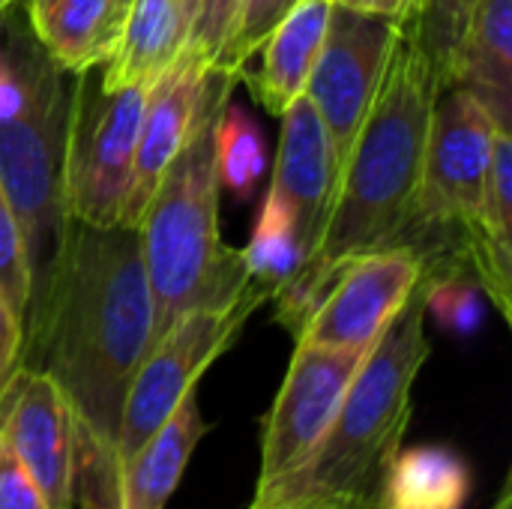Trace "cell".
I'll list each match as a JSON object with an SVG mask.
<instances>
[{"instance_id":"27","label":"cell","mask_w":512,"mask_h":509,"mask_svg":"<svg viewBox=\"0 0 512 509\" xmlns=\"http://www.w3.org/2000/svg\"><path fill=\"white\" fill-rule=\"evenodd\" d=\"M0 509H48L39 486L0 435Z\"/></svg>"},{"instance_id":"20","label":"cell","mask_w":512,"mask_h":509,"mask_svg":"<svg viewBox=\"0 0 512 509\" xmlns=\"http://www.w3.org/2000/svg\"><path fill=\"white\" fill-rule=\"evenodd\" d=\"M471 465L450 447H402L390 465L381 509H465Z\"/></svg>"},{"instance_id":"23","label":"cell","mask_w":512,"mask_h":509,"mask_svg":"<svg viewBox=\"0 0 512 509\" xmlns=\"http://www.w3.org/2000/svg\"><path fill=\"white\" fill-rule=\"evenodd\" d=\"M264 141L255 123L237 108L225 105L219 123H216V168H219V183L228 186L231 195H246L252 192L255 180L264 171Z\"/></svg>"},{"instance_id":"26","label":"cell","mask_w":512,"mask_h":509,"mask_svg":"<svg viewBox=\"0 0 512 509\" xmlns=\"http://www.w3.org/2000/svg\"><path fill=\"white\" fill-rule=\"evenodd\" d=\"M240 0H201L198 6V15L186 33V45L183 51L192 54L195 60H201L207 69L213 66L225 36H228V27L234 21V12H237Z\"/></svg>"},{"instance_id":"15","label":"cell","mask_w":512,"mask_h":509,"mask_svg":"<svg viewBox=\"0 0 512 509\" xmlns=\"http://www.w3.org/2000/svg\"><path fill=\"white\" fill-rule=\"evenodd\" d=\"M330 9L333 0H300L291 6L255 51L261 54V66L240 72L267 114L282 117L303 96L327 33Z\"/></svg>"},{"instance_id":"19","label":"cell","mask_w":512,"mask_h":509,"mask_svg":"<svg viewBox=\"0 0 512 509\" xmlns=\"http://www.w3.org/2000/svg\"><path fill=\"white\" fill-rule=\"evenodd\" d=\"M186 30L180 24L177 0H129L117 45L99 63L108 90L144 84L150 87L183 51Z\"/></svg>"},{"instance_id":"33","label":"cell","mask_w":512,"mask_h":509,"mask_svg":"<svg viewBox=\"0 0 512 509\" xmlns=\"http://www.w3.org/2000/svg\"><path fill=\"white\" fill-rule=\"evenodd\" d=\"M117 3H120V9H123V15H126V3H129V0H117Z\"/></svg>"},{"instance_id":"4","label":"cell","mask_w":512,"mask_h":509,"mask_svg":"<svg viewBox=\"0 0 512 509\" xmlns=\"http://www.w3.org/2000/svg\"><path fill=\"white\" fill-rule=\"evenodd\" d=\"M231 87L234 78L207 69L192 129L135 225L153 294V342L183 315L222 309L252 285L243 252L219 237L216 123Z\"/></svg>"},{"instance_id":"14","label":"cell","mask_w":512,"mask_h":509,"mask_svg":"<svg viewBox=\"0 0 512 509\" xmlns=\"http://www.w3.org/2000/svg\"><path fill=\"white\" fill-rule=\"evenodd\" d=\"M204 78L207 66L192 54L180 51V57L150 84L126 189L123 225H138L162 171L183 147L201 102Z\"/></svg>"},{"instance_id":"6","label":"cell","mask_w":512,"mask_h":509,"mask_svg":"<svg viewBox=\"0 0 512 509\" xmlns=\"http://www.w3.org/2000/svg\"><path fill=\"white\" fill-rule=\"evenodd\" d=\"M498 129L504 126L468 90L444 87L438 93L423 150L411 234L456 228L462 237V264L510 321L512 255H504L486 231V192Z\"/></svg>"},{"instance_id":"22","label":"cell","mask_w":512,"mask_h":509,"mask_svg":"<svg viewBox=\"0 0 512 509\" xmlns=\"http://www.w3.org/2000/svg\"><path fill=\"white\" fill-rule=\"evenodd\" d=\"M477 0H414L411 18L402 24L432 63L441 87L450 84V66L471 24Z\"/></svg>"},{"instance_id":"17","label":"cell","mask_w":512,"mask_h":509,"mask_svg":"<svg viewBox=\"0 0 512 509\" xmlns=\"http://www.w3.org/2000/svg\"><path fill=\"white\" fill-rule=\"evenodd\" d=\"M468 90L510 129L512 120V0H477L471 24L450 66V84Z\"/></svg>"},{"instance_id":"3","label":"cell","mask_w":512,"mask_h":509,"mask_svg":"<svg viewBox=\"0 0 512 509\" xmlns=\"http://www.w3.org/2000/svg\"><path fill=\"white\" fill-rule=\"evenodd\" d=\"M426 270L405 306L357 366L345 399L309 459L273 486L255 489L246 509H381L384 483L411 423V393L432 345L426 339Z\"/></svg>"},{"instance_id":"21","label":"cell","mask_w":512,"mask_h":509,"mask_svg":"<svg viewBox=\"0 0 512 509\" xmlns=\"http://www.w3.org/2000/svg\"><path fill=\"white\" fill-rule=\"evenodd\" d=\"M243 264L249 270L252 285L267 291L273 300L306 264V252L300 246V237L291 225V216L282 210L276 198H264L255 234L249 246L243 249Z\"/></svg>"},{"instance_id":"8","label":"cell","mask_w":512,"mask_h":509,"mask_svg":"<svg viewBox=\"0 0 512 509\" xmlns=\"http://www.w3.org/2000/svg\"><path fill=\"white\" fill-rule=\"evenodd\" d=\"M267 300V291L249 285L234 303L222 309H198L183 315L168 333H162L150 345L126 387L120 411L117 480L126 459L177 411V405L192 390H198L201 375L231 348L246 321Z\"/></svg>"},{"instance_id":"30","label":"cell","mask_w":512,"mask_h":509,"mask_svg":"<svg viewBox=\"0 0 512 509\" xmlns=\"http://www.w3.org/2000/svg\"><path fill=\"white\" fill-rule=\"evenodd\" d=\"M177 6H180V24H183V30L189 33L192 21H195V15H198L201 0H177ZM183 45H186V42H183Z\"/></svg>"},{"instance_id":"7","label":"cell","mask_w":512,"mask_h":509,"mask_svg":"<svg viewBox=\"0 0 512 509\" xmlns=\"http://www.w3.org/2000/svg\"><path fill=\"white\" fill-rule=\"evenodd\" d=\"M144 84L108 90L99 63L72 75L63 192L69 219L123 225L126 189L147 102Z\"/></svg>"},{"instance_id":"5","label":"cell","mask_w":512,"mask_h":509,"mask_svg":"<svg viewBox=\"0 0 512 509\" xmlns=\"http://www.w3.org/2000/svg\"><path fill=\"white\" fill-rule=\"evenodd\" d=\"M66 78L69 72L39 45L18 3L0 12V192L24 237L30 306L51 279L69 225L63 156L72 87Z\"/></svg>"},{"instance_id":"24","label":"cell","mask_w":512,"mask_h":509,"mask_svg":"<svg viewBox=\"0 0 512 509\" xmlns=\"http://www.w3.org/2000/svg\"><path fill=\"white\" fill-rule=\"evenodd\" d=\"M297 3L300 0H240V6L234 12V21L228 27V36H225V42H222V48H219L210 69L225 72L228 78L237 81L243 66H249V60L255 57L261 42L267 39V33Z\"/></svg>"},{"instance_id":"32","label":"cell","mask_w":512,"mask_h":509,"mask_svg":"<svg viewBox=\"0 0 512 509\" xmlns=\"http://www.w3.org/2000/svg\"><path fill=\"white\" fill-rule=\"evenodd\" d=\"M15 3H18V0H0V12H6V9L15 6Z\"/></svg>"},{"instance_id":"1","label":"cell","mask_w":512,"mask_h":509,"mask_svg":"<svg viewBox=\"0 0 512 509\" xmlns=\"http://www.w3.org/2000/svg\"><path fill=\"white\" fill-rule=\"evenodd\" d=\"M153 345V294L135 225L69 219L51 279L24 321L21 363L72 411L75 509H117L126 387Z\"/></svg>"},{"instance_id":"28","label":"cell","mask_w":512,"mask_h":509,"mask_svg":"<svg viewBox=\"0 0 512 509\" xmlns=\"http://www.w3.org/2000/svg\"><path fill=\"white\" fill-rule=\"evenodd\" d=\"M21 348H24V327L18 315L9 309V303L0 297V390L9 384L12 372L18 369Z\"/></svg>"},{"instance_id":"13","label":"cell","mask_w":512,"mask_h":509,"mask_svg":"<svg viewBox=\"0 0 512 509\" xmlns=\"http://www.w3.org/2000/svg\"><path fill=\"white\" fill-rule=\"evenodd\" d=\"M336 189V159L315 105L300 96L282 114V138L270 183V198L282 204L300 237L306 261L324 231Z\"/></svg>"},{"instance_id":"11","label":"cell","mask_w":512,"mask_h":509,"mask_svg":"<svg viewBox=\"0 0 512 509\" xmlns=\"http://www.w3.org/2000/svg\"><path fill=\"white\" fill-rule=\"evenodd\" d=\"M363 357L366 351L294 342L288 375L261 423V471L255 489L279 483L309 459L333 423Z\"/></svg>"},{"instance_id":"9","label":"cell","mask_w":512,"mask_h":509,"mask_svg":"<svg viewBox=\"0 0 512 509\" xmlns=\"http://www.w3.org/2000/svg\"><path fill=\"white\" fill-rule=\"evenodd\" d=\"M402 36V24L387 15L357 12L333 3L327 33L303 96L315 105L336 159H342L378 93L387 60Z\"/></svg>"},{"instance_id":"31","label":"cell","mask_w":512,"mask_h":509,"mask_svg":"<svg viewBox=\"0 0 512 509\" xmlns=\"http://www.w3.org/2000/svg\"><path fill=\"white\" fill-rule=\"evenodd\" d=\"M492 509H512V489H510V477L501 483V492H498V498H495V504Z\"/></svg>"},{"instance_id":"2","label":"cell","mask_w":512,"mask_h":509,"mask_svg":"<svg viewBox=\"0 0 512 509\" xmlns=\"http://www.w3.org/2000/svg\"><path fill=\"white\" fill-rule=\"evenodd\" d=\"M441 90L432 63L402 27L378 93L342 159L324 231L303 270L273 297L276 321L291 336L342 264L411 240L426 135Z\"/></svg>"},{"instance_id":"12","label":"cell","mask_w":512,"mask_h":509,"mask_svg":"<svg viewBox=\"0 0 512 509\" xmlns=\"http://www.w3.org/2000/svg\"><path fill=\"white\" fill-rule=\"evenodd\" d=\"M0 435L39 486L48 509H75V429L57 384L18 366L0 396Z\"/></svg>"},{"instance_id":"10","label":"cell","mask_w":512,"mask_h":509,"mask_svg":"<svg viewBox=\"0 0 512 509\" xmlns=\"http://www.w3.org/2000/svg\"><path fill=\"white\" fill-rule=\"evenodd\" d=\"M426 255L417 246H390L342 264L300 324L294 342L369 351L423 279Z\"/></svg>"},{"instance_id":"25","label":"cell","mask_w":512,"mask_h":509,"mask_svg":"<svg viewBox=\"0 0 512 509\" xmlns=\"http://www.w3.org/2000/svg\"><path fill=\"white\" fill-rule=\"evenodd\" d=\"M0 297L18 315L21 327L27 321L30 306V261L24 249V237L12 207L0 192Z\"/></svg>"},{"instance_id":"34","label":"cell","mask_w":512,"mask_h":509,"mask_svg":"<svg viewBox=\"0 0 512 509\" xmlns=\"http://www.w3.org/2000/svg\"><path fill=\"white\" fill-rule=\"evenodd\" d=\"M0 396H3V390H0Z\"/></svg>"},{"instance_id":"18","label":"cell","mask_w":512,"mask_h":509,"mask_svg":"<svg viewBox=\"0 0 512 509\" xmlns=\"http://www.w3.org/2000/svg\"><path fill=\"white\" fill-rule=\"evenodd\" d=\"M24 15L39 45L69 75L108 60L123 24L117 0H27Z\"/></svg>"},{"instance_id":"29","label":"cell","mask_w":512,"mask_h":509,"mask_svg":"<svg viewBox=\"0 0 512 509\" xmlns=\"http://www.w3.org/2000/svg\"><path fill=\"white\" fill-rule=\"evenodd\" d=\"M339 6L357 9V12H372V15H387L399 24H405L411 18L414 0H333Z\"/></svg>"},{"instance_id":"16","label":"cell","mask_w":512,"mask_h":509,"mask_svg":"<svg viewBox=\"0 0 512 509\" xmlns=\"http://www.w3.org/2000/svg\"><path fill=\"white\" fill-rule=\"evenodd\" d=\"M204 432L207 423L198 408V390H192L120 468L117 509H165Z\"/></svg>"}]
</instances>
